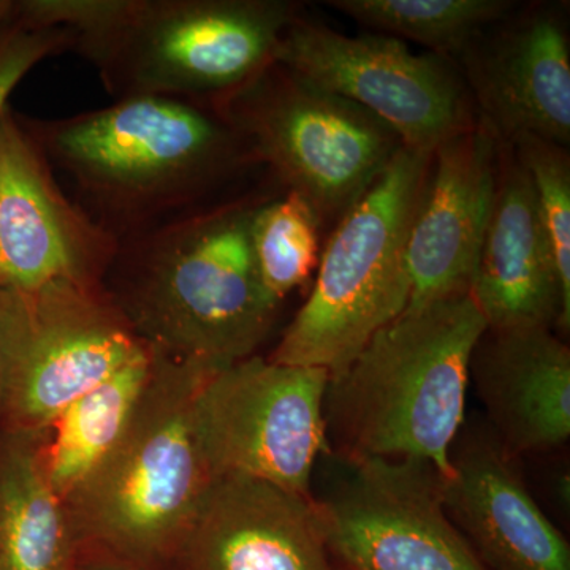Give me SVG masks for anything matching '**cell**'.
<instances>
[{"mask_svg":"<svg viewBox=\"0 0 570 570\" xmlns=\"http://www.w3.org/2000/svg\"><path fill=\"white\" fill-rule=\"evenodd\" d=\"M487 426L510 455L551 453L570 438V348L549 328L490 330L469 363Z\"/></svg>","mask_w":570,"mask_h":570,"instance_id":"obj_18","label":"cell"},{"mask_svg":"<svg viewBox=\"0 0 570 570\" xmlns=\"http://www.w3.org/2000/svg\"><path fill=\"white\" fill-rule=\"evenodd\" d=\"M433 153L403 146L337 220L313 291L266 358L336 376L411 299L407 239Z\"/></svg>","mask_w":570,"mask_h":570,"instance_id":"obj_5","label":"cell"},{"mask_svg":"<svg viewBox=\"0 0 570 570\" xmlns=\"http://www.w3.org/2000/svg\"><path fill=\"white\" fill-rule=\"evenodd\" d=\"M18 0H0V32L18 24Z\"/></svg>","mask_w":570,"mask_h":570,"instance_id":"obj_28","label":"cell"},{"mask_svg":"<svg viewBox=\"0 0 570 570\" xmlns=\"http://www.w3.org/2000/svg\"><path fill=\"white\" fill-rule=\"evenodd\" d=\"M471 295L490 330L569 333L560 277L527 170L499 140L497 190Z\"/></svg>","mask_w":570,"mask_h":570,"instance_id":"obj_17","label":"cell"},{"mask_svg":"<svg viewBox=\"0 0 570 570\" xmlns=\"http://www.w3.org/2000/svg\"><path fill=\"white\" fill-rule=\"evenodd\" d=\"M22 121L71 200L118 242L214 205L224 184L258 164L206 100L130 96L69 118Z\"/></svg>","mask_w":570,"mask_h":570,"instance_id":"obj_1","label":"cell"},{"mask_svg":"<svg viewBox=\"0 0 570 570\" xmlns=\"http://www.w3.org/2000/svg\"><path fill=\"white\" fill-rule=\"evenodd\" d=\"M261 202L205 206L119 242L104 288L154 348L219 366L257 355L281 306L250 247Z\"/></svg>","mask_w":570,"mask_h":570,"instance_id":"obj_2","label":"cell"},{"mask_svg":"<svg viewBox=\"0 0 570 570\" xmlns=\"http://www.w3.org/2000/svg\"><path fill=\"white\" fill-rule=\"evenodd\" d=\"M170 570H337L314 499L262 482L214 479Z\"/></svg>","mask_w":570,"mask_h":570,"instance_id":"obj_16","label":"cell"},{"mask_svg":"<svg viewBox=\"0 0 570 570\" xmlns=\"http://www.w3.org/2000/svg\"><path fill=\"white\" fill-rule=\"evenodd\" d=\"M530 178L532 193L549 236L558 277L562 313L570 324V160L568 148L538 137L509 142Z\"/></svg>","mask_w":570,"mask_h":570,"instance_id":"obj_23","label":"cell"},{"mask_svg":"<svg viewBox=\"0 0 570 570\" xmlns=\"http://www.w3.org/2000/svg\"><path fill=\"white\" fill-rule=\"evenodd\" d=\"M275 62L370 111L406 148L434 153L479 119L450 59L415 55L384 33L348 37L299 14L277 45Z\"/></svg>","mask_w":570,"mask_h":570,"instance_id":"obj_10","label":"cell"},{"mask_svg":"<svg viewBox=\"0 0 570 570\" xmlns=\"http://www.w3.org/2000/svg\"><path fill=\"white\" fill-rule=\"evenodd\" d=\"M134 0H18L17 22L29 29H62L75 51L102 39L126 20Z\"/></svg>","mask_w":570,"mask_h":570,"instance_id":"obj_24","label":"cell"},{"mask_svg":"<svg viewBox=\"0 0 570 570\" xmlns=\"http://www.w3.org/2000/svg\"><path fill=\"white\" fill-rule=\"evenodd\" d=\"M213 104L321 223L340 220L404 146L370 111L276 62Z\"/></svg>","mask_w":570,"mask_h":570,"instance_id":"obj_7","label":"cell"},{"mask_svg":"<svg viewBox=\"0 0 570 570\" xmlns=\"http://www.w3.org/2000/svg\"><path fill=\"white\" fill-rule=\"evenodd\" d=\"M478 116L510 142H570V41L564 9L510 11L456 56Z\"/></svg>","mask_w":570,"mask_h":570,"instance_id":"obj_13","label":"cell"},{"mask_svg":"<svg viewBox=\"0 0 570 570\" xmlns=\"http://www.w3.org/2000/svg\"><path fill=\"white\" fill-rule=\"evenodd\" d=\"M324 456L328 471L313 499L337 570H489L449 519L436 468Z\"/></svg>","mask_w":570,"mask_h":570,"instance_id":"obj_9","label":"cell"},{"mask_svg":"<svg viewBox=\"0 0 570 570\" xmlns=\"http://www.w3.org/2000/svg\"><path fill=\"white\" fill-rule=\"evenodd\" d=\"M48 430H0V570H75L69 510L48 478Z\"/></svg>","mask_w":570,"mask_h":570,"instance_id":"obj_19","label":"cell"},{"mask_svg":"<svg viewBox=\"0 0 570 570\" xmlns=\"http://www.w3.org/2000/svg\"><path fill=\"white\" fill-rule=\"evenodd\" d=\"M157 362L159 351L149 346L78 396L51 423L45 461L52 489L63 502L110 455L126 433Z\"/></svg>","mask_w":570,"mask_h":570,"instance_id":"obj_20","label":"cell"},{"mask_svg":"<svg viewBox=\"0 0 570 570\" xmlns=\"http://www.w3.org/2000/svg\"><path fill=\"white\" fill-rule=\"evenodd\" d=\"M219 365L159 352L126 433L67 498L78 554L168 570L213 483L194 428V403Z\"/></svg>","mask_w":570,"mask_h":570,"instance_id":"obj_4","label":"cell"},{"mask_svg":"<svg viewBox=\"0 0 570 570\" xmlns=\"http://www.w3.org/2000/svg\"><path fill=\"white\" fill-rule=\"evenodd\" d=\"M442 502L489 570H570V547L528 489L520 460L490 428L463 423L449 452Z\"/></svg>","mask_w":570,"mask_h":570,"instance_id":"obj_14","label":"cell"},{"mask_svg":"<svg viewBox=\"0 0 570 570\" xmlns=\"http://www.w3.org/2000/svg\"><path fill=\"white\" fill-rule=\"evenodd\" d=\"M487 328L471 291L407 305L330 377L328 452L425 461L448 478L450 448L464 423L469 363Z\"/></svg>","mask_w":570,"mask_h":570,"instance_id":"obj_3","label":"cell"},{"mask_svg":"<svg viewBox=\"0 0 570 570\" xmlns=\"http://www.w3.org/2000/svg\"><path fill=\"white\" fill-rule=\"evenodd\" d=\"M75 570H153L134 568V566L118 564V562L88 560V558H78Z\"/></svg>","mask_w":570,"mask_h":570,"instance_id":"obj_27","label":"cell"},{"mask_svg":"<svg viewBox=\"0 0 570 570\" xmlns=\"http://www.w3.org/2000/svg\"><path fill=\"white\" fill-rule=\"evenodd\" d=\"M321 219L298 194L262 200L250 220V247L266 292L283 303L318 265Z\"/></svg>","mask_w":570,"mask_h":570,"instance_id":"obj_22","label":"cell"},{"mask_svg":"<svg viewBox=\"0 0 570 570\" xmlns=\"http://www.w3.org/2000/svg\"><path fill=\"white\" fill-rule=\"evenodd\" d=\"M75 50V37L62 29H29L14 24L0 32V115L22 78L41 61Z\"/></svg>","mask_w":570,"mask_h":570,"instance_id":"obj_25","label":"cell"},{"mask_svg":"<svg viewBox=\"0 0 570 570\" xmlns=\"http://www.w3.org/2000/svg\"><path fill=\"white\" fill-rule=\"evenodd\" d=\"M10 381L9 294L0 291V430L6 422Z\"/></svg>","mask_w":570,"mask_h":570,"instance_id":"obj_26","label":"cell"},{"mask_svg":"<svg viewBox=\"0 0 570 570\" xmlns=\"http://www.w3.org/2000/svg\"><path fill=\"white\" fill-rule=\"evenodd\" d=\"M299 10L288 0H134L126 20L80 55L116 100L170 96L214 102L275 62Z\"/></svg>","mask_w":570,"mask_h":570,"instance_id":"obj_6","label":"cell"},{"mask_svg":"<svg viewBox=\"0 0 570 570\" xmlns=\"http://www.w3.org/2000/svg\"><path fill=\"white\" fill-rule=\"evenodd\" d=\"M330 374L253 355L214 367L194 403L198 445L213 479L238 475L313 499L328 453L324 400Z\"/></svg>","mask_w":570,"mask_h":570,"instance_id":"obj_8","label":"cell"},{"mask_svg":"<svg viewBox=\"0 0 570 570\" xmlns=\"http://www.w3.org/2000/svg\"><path fill=\"white\" fill-rule=\"evenodd\" d=\"M115 236L75 204L22 115H0V291L48 285L104 288Z\"/></svg>","mask_w":570,"mask_h":570,"instance_id":"obj_12","label":"cell"},{"mask_svg":"<svg viewBox=\"0 0 570 570\" xmlns=\"http://www.w3.org/2000/svg\"><path fill=\"white\" fill-rule=\"evenodd\" d=\"M9 294L10 381L2 430H48L63 409L151 346L105 288Z\"/></svg>","mask_w":570,"mask_h":570,"instance_id":"obj_11","label":"cell"},{"mask_svg":"<svg viewBox=\"0 0 570 570\" xmlns=\"http://www.w3.org/2000/svg\"><path fill=\"white\" fill-rule=\"evenodd\" d=\"M326 6L384 36L455 59L519 7L512 0H330Z\"/></svg>","mask_w":570,"mask_h":570,"instance_id":"obj_21","label":"cell"},{"mask_svg":"<svg viewBox=\"0 0 570 570\" xmlns=\"http://www.w3.org/2000/svg\"><path fill=\"white\" fill-rule=\"evenodd\" d=\"M499 138L482 119L438 146L407 239L409 305L471 291L497 190Z\"/></svg>","mask_w":570,"mask_h":570,"instance_id":"obj_15","label":"cell"}]
</instances>
